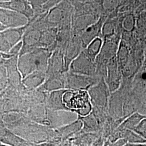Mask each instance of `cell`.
I'll return each mask as SVG.
<instances>
[{
  "instance_id": "cell-1",
  "label": "cell",
  "mask_w": 146,
  "mask_h": 146,
  "mask_svg": "<svg viewBox=\"0 0 146 146\" xmlns=\"http://www.w3.org/2000/svg\"><path fill=\"white\" fill-rule=\"evenodd\" d=\"M49 58V50L43 48L22 55L19 61V69L22 77L25 78L35 72H46Z\"/></svg>"
},
{
  "instance_id": "cell-2",
  "label": "cell",
  "mask_w": 146,
  "mask_h": 146,
  "mask_svg": "<svg viewBox=\"0 0 146 146\" xmlns=\"http://www.w3.org/2000/svg\"><path fill=\"white\" fill-rule=\"evenodd\" d=\"M63 104L66 110L75 112L78 116L89 115L93 110L88 92L86 90H68L63 94Z\"/></svg>"
},
{
  "instance_id": "cell-3",
  "label": "cell",
  "mask_w": 146,
  "mask_h": 146,
  "mask_svg": "<svg viewBox=\"0 0 146 146\" xmlns=\"http://www.w3.org/2000/svg\"><path fill=\"white\" fill-rule=\"evenodd\" d=\"M93 108L108 111L110 92L104 78L87 90Z\"/></svg>"
},
{
  "instance_id": "cell-4",
  "label": "cell",
  "mask_w": 146,
  "mask_h": 146,
  "mask_svg": "<svg viewBox=\"0 0 146 146\" xmlns=\"http://www.w3.org/2000/svg\"><path fill=\"white\" fill-rule=\"evenodd\" d=\"M70 72L73 73L90 76H96V64L91 58L85 52L82 51L78 56L74 59L70 66Z\"/></svg>"
},
{
  "instance_id": "cell-5",
  "label": "cell",
  "mask_w": 146,
  "mask_h": 146,
  "mask_svg": "<svg viewBox=\"0 0 146 146\" xmlns=\"http://www.w3.org/2000/svg\"><path fill=\"white\" fill-rule=\"evenodd\" d=\"M65 87L72 90H88L97 84L100 79L97 76H90L70 72L66 75Z\"/></svg>"
},
{
  "instance_id": "cell-6",
  "label": "cell",
  "mask_w": 146,
  "mask_h": 146,
  "mask_svg": "<svg viewBox=\"0 0 146 146\" xmlns=\"http://www.w3.org/2000/svg\"><path fill=\"white\" fill-rule=\"evenodd\" d=\"M104 79L110 93L115 92L120 88L123 76L117 63L116 56L110 58L107 64V73Z\"/></svg>"
},
{
  "instance_id": "cell-7",
  "label": "cell",
  "mask_w": 146,
  "mask_h": 146,
  "mask_svg": "<svg viewBox=\"0 0 146 146\" xmlns=\"http://www.w3.org/2000/svg\"><path fill=\"white\" fill-rule=\"evenodd\" d=\"M64 69L65 70L63 54L60 51H56L48 60L46 75L48 78L58 76L62 74Z\"/></svg>"
},
{
  "instance_id": "cell-8",
  "label": "cell",
  "mask_w": 146,
  "mask_h": 146,
  "mask_svg": "<svg viewBox=\"0 0 146 146\" xmlns=\"http://www.w3.org/2000/svg\"><path fill=\"white\" fill-rule=\"evenodd\" d=\"M104 17H101L94 24L86 28L81 38L82 46L86 48L89 43L96 37H99L102 34V26L104 23Z\"/></svg>"
},
{
  "instance_id": "cell-9",
  "label": "cell",
  "mask_w": 146,
  "mask_h": 146,
  "mask_svg": "<svg viewBox=\"0 0 146 146\" xmlns=\"http://www.w3.org/2000/svg\"><path fill=\"white\" fill-rule=\"evenodd\" d=\"M40 36L41 32L37 29H32L28 31L23 37V46L22 50L23 54L22 55L37 49V45H39Z\"/></svg>"
},
{
  "instance_id": "cell-10",
  "label": "cell",
  "mask_w": 146,
  "mask_h": 146,
  "mask_svg": "<svg viewBox=\"0 0 146 146\" xmlns=\"http://www.w3.org/2000/svg\"><path fill=\"white\" fill-rule=\"evenodd\" d=\"M129 49L124 41L119 42L116 54V59L121 72L125 69L129 61Z\"/></svg>"
},
{
  "instance_id": "cell-11",
  "label": "cell",
  "mask_w": 146,
  "mask_h": 146,
  "mask_svg": "<svg viewBox=\"0 0 146 146\" xmlns=\"http://www.w3.org/2000/svg\"><path fill=\"white\" fill-rule=\"evenodd\" d=\"M44 72H35L23 78V84L28 87L36 88L46 79Z\"/></svg>"
},
{
  "instance_id": "cell-12",
  "label": "cell",
  "mask_w": 146,
  "mask_h": 146,
  "mask_svg": "<svg viewBox=\"0 0 146 146\" xmlns=\"http://www.w3.org/2000/svg\"><path fill=\"white\" fill-rule=\"evenodd\" d=\"M146 116L141 114L138 111H136L131 115L126 117L116 129H129L132 131L136 125L141 121V120Z\"/></svg>"
},
{
  "instance_id": "cell-13",
  "label": "cell",
  "mask_w": 146,
  "mask_h": 146,
  "mask_svg": "<svg viewBox=\"0 0 146 146\" xmlns=\"http://www.w3.org/2000/svg\"><path fill=\"white\" fill-rule=\"evenodd\" d=\"M103 42L102 39L100 37H96L90 42L86 48L85 52L94 61H95L96 58L101 50Z\"/></svg>"
},
{
  "instance_id": "cell-14",
  "label": "cell",
  "mask_w": 146,
  "mask_h": 146,
  "mask_svg": "<svg viewBox=\"0 0 146 146\" xmlns=\"http://www.w3.org/2000/svg\"><path fill=\"white\" fill-rule=\"evenodd\" d=\"M65 91L61 89L52 92L48 100V104L50 108L54 110L66 109L62 102L63 94Z\"/></svg>"
},
{
  "instance_id": "cell-15",
  "label": "cell",
  "mask_w": 146,
  "mask_h": 146,
  "mask_svg": "<svg viewBox=\"0 0 146 146\" xmlns=\"http://www.w3.org/2000/svg\"><path fill=\"white\" fill-rule=\"evenodd\" d=\"M56 31L52 29L48 31L41 32V36L40 38L39 46L42 47H49L52 45L56 40Z\"/></svg>"
},
{
  "instance_id": "cell-16",
  "label": "cell",
  "mask_w": 146,
  "mask_h": 146,
  "mask_svg": "<svg viewBox=\"0 0 146 146\" xmlns=\"http://www.w3.org/2000/svg\"><path fill=\"white\" fill-rule=\"evenodd\" d=\"M121 0H100L102 9L106 13H112L120 6Z\"/></svg>"
},
{
  "instance_id": "cell-17",
  "label": "cell",
  "mask_w": 146,
  "mask_h": 146,
  "mask_svg": "<svg viewBox=\"0 0 146 146\" xmlns=\"http://www.w3.org/2000/svg\"><path fill=\"white\" fill-rule=\"evenodd\" d=\"M115 31L116 28L112 21H104L102 29V35L104 39L115 36Z\"/></svg>"
},
{
  "instance_id": "cell-18",
  "label": "cell",
  "mask_w": 146,
  "mask_h": 146,
  "mask_svg": "<svg viewBox=\"0 0 146 146\" xmlns=\"http://www.w3.org/2000/svg\"><path fill=\"white\" fill-rule=\"evenodd\" d=\"M136 19L133 14H128L125 16L122 21V26L126 31H133L135 27Z\"/></svg>"
},
{
  "instance_id": "cell-19",
  "label": "cell",
  "mask_w": 146,
  "mask_h": 146,
  "mask_svg": "<svg viewBox=\"0 0 146 146\" xmlns=\"http://www.w3.org/2000/svg\"><path fill=\"white\" fill-rule=\"evenodd\" d=\"M132 131L146 140V116L141 120Z\"/></svg>"
},
{
  "instance_id": "cell-20",
  "label": "cell",
  "mask_w": 146,
  "mask_h": 146,
  "mask_svg": "<svg viewBox=\"0 0 146 146\" xmlns=\"http://www.w3.org/2000/svg\"><path fill=\"white\" fill-rule=\"evenodd\" d=\"M134 4L137 11H143L146 10V0H134Z\"/></svg>"
},
{
  "instance_id": "cell-21",
  "label": "cell",
  "mask_w": 146,
  "mask_h": 146,
  "mask_svg": "<svg viewBox=\"0 0 146 146\" xmlns=\"http://www.w3.org/2000/svg\"><path fill=\"white\" fill-rule=\"evenodd\" d=\"M137 111L141 114L146 116V101L141 106V107L137 110Z\"/></svg>"
},
{
  "instance_id": "cell-22",
  "label": "cell",
  "mask_w": 146,
  "mask_h": 146,
  "mask_svg": "<svg viewBox=\"0 0 146 146\" xmlns=\"http://www.w3.org/2000/svg\"><path fill=\"white\" fill-rule=\"evenodd\" d=\"M124 146H146V143H127Z\"/></svg>"
},
{
  "instance_id": "cell-23",
  "label": "cell",
  "mask_w": 146,
  "mask_h": 146,
  "mask_svg": "<svg viewBox=\"0 0 146 146\" xmlns=\"http://www.w3.org/2000/svg\"><path fill=\"white\" fill-rule=\"evenodd\" d=\"M145 60H146V46H145Z\"/></svg>"
},
{
  "instance_id": "cell-24",
  "label": "cell",
  "mask_w": 146,
  "mask_h": 146,
  "mask_svg": "<svg viewBox=\"0 0 146 146\" xmlns=\"http://www.w3.org/2000/svg\"><path fill=\"white\" fill-rule=\"evenodd\" d=\"M0 146H11L8 145H3V144H0Z\"/></svg>"
},
{
  "instance_id": "cell-25",
  "label": "cell",
  "mask_w": 146,
  "mask_h": 146,
  "mask_svg": "<svg viewBox=\"0 0 146 146\" xmlns=\"http://www.w3.org/2000/svg\"><path fill=\"white\" fill-rule=\"evenodd\" d=\"M111 146H112V145H111Z\"/></svg>"
}]
</instances>
